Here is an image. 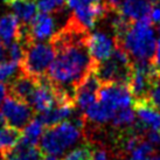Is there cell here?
Listing matches in <instances>:
<instances>
[{
  "instance_id": "cell-1",
  "label": "cell",
  "mask_w": 160,
  "mask_h": 160,
  "mask_svg": "<svg viewBox=\"0 0 160 160\" xmlns=\"http://www.w3.org/2000/svg\"><path fill=\"white\" fill-rule=\"evenodd\" d=\"M88 42L89 31L71 18L50 40L55 58L48 69L47 78L62 96L72 101L76 88L95 70L96 66L90 56Z\"/></svg>"
},
{
  "instance_id": "cell-2",
  "label": "cell",
  "mask_w": 160,
  "mask_h": 160,
  "mask_svg": "<svg viewBox=\"0 0 160 160\" xmlns=\"http://www.w3.org/2000/svg\"><path fill=\"white\" fill-rule=\"evenodd\" d=\"M119 46L130 55L132 61L152 62L156 52V32L150 18L131 22L128 31L120 39L116 40Z\"/></svg>"
},
{
  "instance_id": "cell-3",
  "label": "cell",
  "mask_w": 160,
  "mask_h": 160,
  "mask_svg": "<svg viewBox=\"0 0 160 160\" xmlns=\"http://www.w3.org/2000/svg\"><path fill=\"white\" fill-rule=\"evenodd\" d=\"M83 120H64L50 126L40 139V148L47 156L60 157L66 154L82 138Z\"/></svg>"
},
{
  "instance_id": "cell-4",
  "label": "cell",
  "mask_w": 160,
  "mask_h": 160,
  "mask_svg": "<svg viewBox=\"0 0 160 160\" xmlns=\"http://www.w3.org/2000/svg\"><path fill=\"white\" fill-rule=\"evenodd\" d=\"M132 58L124 49L117 46L110 58L95 66V74L101 83H126L129 84L132 72Z\"/></svg>"
},
{
  "instance_id": "cell-5",
  "label": "cell",
  "mask_w": 160,
  "mask_h": 160,
  "mask_svg": "<svg viewBox=\"0 0 160 160\" xmlns=\"http://www.w3.org/2000/svg\"><path fill=\"white\" fill-rule=\"evenodd\" d=\"M55 58V49L52 43L33 41L25 45V54L21 61V71L35 78L46 75Z\"/></svg>"
},
{
  "instance_id": "cell-6",
  "label": "cell",
  "mask_w": 160,
  "mask_h": 160,
  "mask_svg": "<svg viewBox=\"0 0 160 160\" xmlns=\"http://www.w3.org/2000/svg\"><path fill=\"white\" fill-rule=\"evenodd\" d=\"M159 72L160 71L153 66L152 62L133 61L129 87L136 101L146 99L152 83L158 77Z\"/></svg>"
},
{
  "instance_id": "cell-7",
  "label": "cell",
  "mask_w": 160,
  "mask_h": 160,
  "mask_svg": "<svg viewBox=\"0 0 160 160\" xmlns=\"http://www.w3.org/2000/svg\"><path fill=\"white\" fill-rule=\"evenodd\" d=\"M97 101L108 107L113 112L124 108H131L134 103V97L129 84L126 83H102L97 93Z\"/></svg>"
},
{
  "instance_id": "cell-8",
  "label": "cell",
  "mask_w": 160,
  "mask_h": 160,
  "mask_svg": "<svg viewBox=\"0 0 160 160\" xmlns=\"http://www.w3.org/2000/svg\"><path fill=\"white\" fill-rule=\"evenodd\" d=\"M1 113L8 126L20 130L33 118L34 110L27 102L9 95L1 104Z\"/></svg>"
},
{
  "instance_id": "cell-9",
  "label": "cell",
  "mask_w": 160,
  "mask_h": 160,
  "mask_svg": "<svg viewBox=\"0 0 160 160\" xmlns=\"http://www.w3.org/2000/svg\"><path fill=\"white\" fill-rule=\"evenodd\" d=\"M62 99H70V98L62 96L55 89V87L50 83V81L43 76V77L39 78L36 88L32 93L31 98L28 99V104L35 112L42 113V112L49 110L50 108H53L56 103Z\"/></svg>"
},
{
  "instance_id": "cell-10",
  "label": "cell",
  "mask_w": 160,
  "mask_h": 160,
  "mask_svg": "<svg viewBox=\"0 0 160 160\" xmlns=\"http://www.w3.org/2000/svg\"><path fill=\"white\" fill-rule=\"evenodd\" d=\"M134 112L137 123H134V132L139 136L148 130L160 131V110L154 108L146 99L134 102Z\"/></svg>"
},
{
  "instance_id": "cell-11",
  "label": "cell",
  "mask_w": 160,
  "mask_h": 160,
  "mask_svg": "<svg viewBox=\"0 0 160 160\" xmlns=\"http://www.w3.org/2000/svg\"><path fill=\"white\" fill-rule=\"evenodd\" d=\"M89 53L93 62L101 63L111 56L117 47L115 36H111L107 32L96 31L89 34Z\"/></svg>"
},
{
  "instance_id": "cell-12",
  "label": "cell",
  "mask_w": 160,
  "mask_h": 160,
  "mask_svg": "<svg viewBox=\"0 0 160 160\" xmlns=\"http://www.w3.org/2000/svg\"><path fill=\"white\" fill-rule=\"evenodd\" d=\"M101 84L102 83L97 78L95 71H91L76 88L74 103L82 113L87 108L97 101V93Z\"/></svg>"
},
{
  "instance_id": "cell-13",
  "label": "cell",
  "mask_w": 160,
  "mask_h": 160,
  "mask_svg": "<svg viewBox=\"0 0 160 160\" xmlns=\"http://www.w3.org/2000/svg\"><path fill=\"white\" fill-rule=\"evenodd\" d=\"M75 103L70 99H62L58 102L49 110L40 113V119L43 122L46 126H54L60 124L64 120H68L74 113Z\"/></svg>"
},
{
  "instance_id": "cell-14",
  "label": "cell",
  "mask_w": 160,
  "mask_h": 160,
  "mask_svg": "<svg viewBox=\"0 0 160 160\" xmlns=\"http://www.w3.org/2000/svg\"><path fill=\"white\" fill-rule=\"evenodd\" d=\"M152 4L150 0H122L117 11L131 22L150 18Z\"/></svg>"
},
{
  "instance_id": "cell-15",
  "label": "cell",
  "mask_w": 160,
  "mask_h": 160,
  "mask_svg": "<svg viewBox=\"0 0 160 160\" xmlns=\"http://www.w3.org/2000/svg\"><path fill=\"white\" fill-rule=\"evenodd\" d=\"M4 160H41L42 151L34 144L19 139V142L9 150L1 153Z\"/></svg>"
},
{
  "instance_id": "cell-16",
  "label": "cell",
  "mask_w": 160,
  "mask_h": 160,
  "mask_svg": "<svg viewBox=\"0 0 160 160\" xmlns=\"http://www.w3.org/2000/svg\"><path fill=\"white\" fill-rule=\"evenodd\" d=\"M39 78H35L33 76H29L20 70V74L15 76L9 85V93L15 98H19L21 101L28 103V99L31 98L32 93L38 85Z\"/></svg>"
},
{
  "instance_id": "cell-17",
  "label": "cell",
  "mask_w": 160,
  "mask_h": 160,
  "mask_svg": "<svg viewBox=\"0 0 160 160\" xmlns=\"http://www.w3.org/2000/svg\"><path fill=\"white\" fill-rule=\"evenodd\" d=\"M21 23L13 13H7L0 18V42L8 46L18 40Z\"/></svg>"
},
{
  "instance_id": "cell-18",
  "label": "cell",
  "mask_w": 160,
  "mask_h": 160,
  "mask_svg": "<svg viewBox=\"0 0 160 160\" xmlns=\"http://www.w3.org/2000/svg\"><path fill=\"white\" fill-rule=\"evenodd\" d=\"M8 5L21 25H28L38 14V6L34 0H12Z\"/></svg>"
},
{
  "instance_id": "cell-19",
  "label": "cell",
  "mask_w": 160,
  "mask_h": 160,
  "mask_svg": "<svg viewBox=\"0 0 160 160\" xmlns=\"http://www.w3.org/2000/svg\"><path fill=\"white\" fill-rule=\"evenodd\" d=\"M113 115L115 112L98 101H96L83 111V116L85 119L93 124H107L109 122L111 123Z\"/></svg>"
},
{
  "instance_id": "cell-20",
  "label": "cell",
  "mask_w": 160,
  "mask_h": 160,
  "mask_svg": "<svg viewBox=\"0 0 160 160\" xmlns=\"http://www.w3.org/2000/svg\"><path fill=\"white\" fill-rule=\"evenodd\" d=\"M45 128L46 125L40 119V117L39 118H32L22 128L20 139L26 142H29V144L38 145V142H40L41 137L45 133Z\"/></svg>"
},
{
  "instance_id": "cell-21",
  "label": "cell",
  "mask_w": 160,
  "mask_h": 160,
  "mask_svg": "<svg viewBox=\"0 0 160 160\" xmlns=\"http://www.w3.org/2000/svg\"><path fill=\"white\" fill-rule=\"evenodd\" d=\"M20 139V132L12 126H4L0 129V153L13 147Z\"/></svg>"
},
{
  "instance_id": "cell-22",
  "label": "cell",
  "mask_w": 160,
  "mask_h": 160,
  "mask_svg": "<svg viewBox=\"0 0 160 160\" xmlns=\"http://www.w3.org/2000/svg\"><path fill=\"white\" fill-rule=\"evenodd\" d=\"M136 112L131 108H124L115 112L111 119V124L116 128H129L136 123Z\"/></svg>"
},
{
  "instance_id": "cell-23",
  "label": "cell",
  "mask_w": 160,
  "mask_h": 160,
  "mask_svg": "<svg viewBox=\"0 0 160 160\" xmlns=\"http://www.w3.org/2000/svg\"><path fill=\"white\" fill-rule=\"evenodd\" d=\"M21 70L20 63L8 60V61H2L0 62V82L1 83H7L12 81L18 74V71Z\"/></svg>"
},
{
  "instance_id": "cell-24",
  "label": "cell",
  "mask_w": 160,
  "mask_h": 160,
  "mask_svg": "<svg viewBox=\"0 0 160 160\" xmlns=\"http://www.w3.org/2000/svg\"><path fill=\"white\" fill-rule=\"evenodd\" d=\"M38 9L43 13L61 12L67 6V0H35Z\"/></svg>"
},
{
  "instance_id": "cell-25",
  "label": "cell",
  "mask_w": 160,
  "mask_h": 160,
  "mask_svg": "<svg viewBox=\"0 0 160 160\" xmlns=\"http://www.w3.org/2000/svg\"><path fill=\"white\" fill-rule=\"evenodd\" d=\"M154 147L152 146L148 142H146L145 139L140 140L138 142V145L136 146L133 151L131 152V159L132 160H146L154 154Z\"/></svg>"
},
{
  "instance_id": "cell-26",
  "label": "cell",
  "mask_w": 160,
  "mask_h": 160,
  "mask_svg": "<svg viewBox=\"0 0 160 160\" xmlns=\"http://www.w3.org/2000/svg\"><path fill=\"white\" fill-rule=\"evenodd\" d=\"M92 148L88 145H80L70 148L64 156L63 160H91Z\"/></svg>"
},
{
  "instance_id": "cell-27",
  "label": "cell",
  "mask_w": 160,
  "mask_h": 160,
  "mask_svg": "<svg viewBox=\"0 0 160 160\" xmlns=\"http://www.w3.org/2000/svg\"><path fill=\"white\" fill-rule=\"evenodd\" d=\"M6 48H7V56H9L12 61L19 62L21 64L23 54H25V45L22 43V41H20L19 39L14 40L8 46H6Z\"/></svg>"
},
{
  "instance_id": "cell-28",
  "label": "cell",
  "mask_w": 160,
  "mask_h": 160,
  "mask_svg": "<svg viewBox=\"0 0 160 160\" xmlns=\"http://www.w3.org/2000/svg\"><path fill=\"white\" fill-rule=\"evenodd\" d=\"M146 101L150 104H152L154 108L160 110V72L158 77L154 80V82L152 83L151 89H150V91L147 93Z\"/></svg>"
},
{
  "instance_id": "cell-29",
  "label": "cell",
  "mask_w": 160,
  "mask_h": 160,
  "mask_svg": "<svg viewBox=\"0 0 160 160\" xmlns=\"http://www.w3.org/2000/svg\"><path fill=\"white\" fill-rule=\"evenodd\" d=\"M144 136H145V140L150 142L154 148L160 147V131L148 130L144 133Z\"/></svg>"
},
{
  "instance_id": "cell-30",
  "label": "cell",
  "mask_w": 160,
  "mask_h": 160,
  "mask_svg": "<svg viewBox=\"0 0 160 160\" xmlns=\"http://www.w3.org/2000/svg\"><path fill=\"white\" fill-rule=\"evenodd\" d=\"M150 19L152 22L159 23L160 25V0L156 1V5L152 6L151 14H150Z\"/></svg>"
},
{
  "instance_id": "cell-31",
  "label": "cell",
  "mask_w": 160,
  "mask_h": 160,
  "mask_svg": "<svg viewBox=\"0 0 160 160\" xmlns=\"http://www.w3.org/2000/svg\"><path fill=\"white\" fill-rule=\"evenodd\" d=\"M152 63H153V66L160 71V38L158 39V41H157L156 52H154V56H153Z\"/></svg>"
},
{
  "instance_id": "cell-32",
  "label": "cell",
  "mask_w": 160,
  "mask_h": 160,
  "mask_svg": "<svg viewBox=\"0 0 160 160\" xmlns=\"http://www.w3.org/2000/svg\"><path fill=\"white\" fill-rule=\"evenodd\" d=\"M91 160H109V156H108L107 151L104 150H98L92 153Z\"/></svg>"
},
{
  "instance_id": "cell-33",
  "label": "cell",
  "mask_w": 160,
  "mask_h": 160,
  "mask_svg": "<svg viewBox=\"0 0 160 160\" xmlns=\"http://www.w3.org/2000/svg\"><path fill=\"white\" fill-rule=\"evenodd\" d=\"M7 90H8V89H7L6 84L0 82V105L2 104L4 99L6 98V95H7Z\"/></svg>"
},
{
  "instance_id": "cell-34",
  "label": "cell",
  "mask_w": 160,
  "mask_h": 160,
  "mask_svg": "<svg viewBox=\"0 0 160 160\" xmlns=\"http://www.w3.org/2000/svg\"><path fill=\"white\" fill-rule=\"evenodd\" d=\"M105 1V4L109 6V8L110 9H117L118 8V6L120 4V0H104Z\"/></svg>"
},
{
  "instance_id": "cell-35",
  "label": "cell",
  "mask_w": 160,
  "mask_h": 160,
  "mask_svg": "<svg viewBox=\"0 0 160 160\" xmlns=\"http://www.w3.org/2000/svg\"><path fill=\"white\" fill-rule=\"evenodd\" d=\"M6 56H7V48L4 43L0 42V62H2L6 60Z\"/></svg>"
},
{
  "instance_id": "cell-36",
  "label": "cell",
  "mask_w": 160,
  "mask_h": 160,
  "mask_svg": "<svg viewBox=\"0 0 160 160\" xmlns=\"http://www.w3.org/2000/svg\"><path fill=\"white\" fill-rule=\"evenodd\" d=\"M5 123H6V122H5L4 116H2V113L0 112V129H1V128H4V126H5Z\"/></svg>"
},
{
  "instance_id": "cell-37",
  "label": "cell",
  "mask_w": 160,
  "mask_h": 160,
  "mask_svg": "<svg viewBox=\"0 0 160 160\" xmlns=\"http://www.w3.org/2000/svg\"><path fill=\"white\" fill-rule=\"evenodd\" d=\"M41 160H60L58 157H54V156H47L45 158H42Z\"/></svg>"
},
{
  "instance_id": "cell-38",
  "label": "cell",
  "mask_w": 160,
  "mask_h": 160,
  "mask_svg": "<svg viewBox=\"0 0 160 160\" xmlns=\"http://www.w3.org/2000/svg\"><path fill=\"white\" fill-rule=\"evenodd\" d=\"M146 160H160V154H157V156H154V154H153V156L150 157V158H148V159H146Z\"/></svg>"
},
{
  "instance_id": "cell-39",
  "label": "cell",
  "mask_w": 160,
  "mask_h": 160,
  "mask_svg": "<svg viewBox=\"0 0 160 160\" xmlns=\"http://www.w3.org/2000/svg\"><path fill=\"white\" fill-rule=\"evenodd\" d=\"M1 1H2V2H5V4H9L12 0H1Z\"/></svg>"
},
{
  "instance_id": "cell-40",
  "label": "cell",
  "mask_w": 160,
  "mask_h": 160,
  "mask_svg": "<svg viewBox=\"0 0 160 160\" xmlns=\"http://www.w3.org/2000/svg\"><path fill=\"white\" fill-rule=\"evenodd\" d=\"M151 2H156V1H158V0H150Z\"/></svg>"
},
{
  "instance_id": "cell-41",
  "label": "cell",
  "mask_w": 160,
  "mask_h": 160,
  "mask_svg": "<svg viewBox=\"0 0 160 160\" xmlns=\"http://www.w3.org/2000/svg\"><path fill=\"white\" fill-rule=\"evenodd\" d=\"M158 32H159V33H160V25H159V26H158Z\"/></svg>"
},
{
  "instance_id": "cell-42",
  "label": "cell",
  "mask_w": 160,
  "mask_h": 160,
  "mask_svg": "<svg viewBox=\"0 0 160 160\" xmlns=\"http://www.w3.org/2000/svg\"><path fill=\"white\" fill-rule=\"evenodd\" d=\"M128 160H132V159H128Z\"/></svg>"
}]
</instances>
